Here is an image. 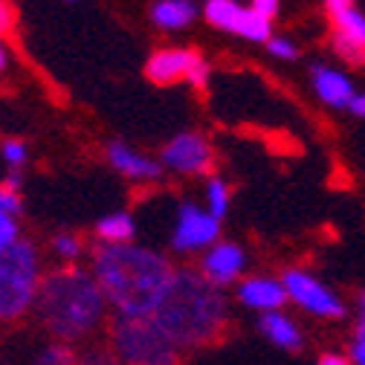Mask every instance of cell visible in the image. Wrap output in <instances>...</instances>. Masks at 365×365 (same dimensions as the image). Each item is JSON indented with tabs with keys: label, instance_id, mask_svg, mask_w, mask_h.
<instances>
[{
	"label": "cell",
	"instance_id": "cell-27",
	"mask_svg": "<svg viewBox=\"0 0 365 365\" xmlns=\"http://www.w3.org/2000/svg\"><path fill=\"white\" fill-rule=\"evenodd\" d=\"M0 212H4V215H12V217H18V215L24 212V200H21V192H12V189H6L4 182H0Z\"/></svg>",
	"mask_w": 365,
	"mask_h": 365
},
{
	"label": "cell",
	"instance_id": "cell-8",
	"mask_svg": "<svg viewBox=\"0 0 365 365\" xmlns=\"http://www.w3.org/2000/svg\"><path fill=\"white\" fill-rule=\"evenodd\" d=\"M160 165L171 168L177 174H206L212 168V145L206 143V136H200L195 130L177 133L163 148Z\"/></svg>",
	"mask_w": 365,
	"mask_h": 365
},
{
	"label": "cell",
	"instance_id": "cell-19",
	"mask_svg": "<svg viewBox=\"0 0 365 365\" xmlns=\"http://www.w3.org/2000/svg\"><path fill=\"white\" fill-rule=\"evenodd\" d=\"M76 362H78V351L56 339H47L32 354V365H76Z\"/></svg>",
	"mask_w": 365,
	"mask_h": 365
},
{
	"label": "cell",
	"instance_id": "cell-31",
	"mask_svg": "<svg viewBox=\"0 0 365 365\" xmlns=\"http://www.w3.org/2000/svg\"><path fill=\"white\" fill-rule=\"evenodd\" d=\"M354 4L356 0H325V9H328L331 18H336V15L348 12V9H354Z\"/></svg>",
	"mask_w": 365,
	"mask_h": 365
},
{
	"label": "cell",
	"instance_id": "cell-34",
	"mask_svg": "<svg viewBox=\"0 0 365 365\" xmlns=\"http://www.w3.org/2000/svg\"><path fill=\"white\" fill-rule=\"evenodd\" d=\"M21 182H24L21 171H9V177L4 180V186H6V189H12V192H18V189H21Z\"/></svg>",
	"mask_w": 365,
	"mask_h": 365
},
{
	"label": "cell",
	"instance_id": "cell-4",
	"mask_svg": "<svg viewBox=\"0 0 365 365\" xmlns=\"http://www.w3.org/2000/svg\"><path fill=\"white\" fill-rule=\"evenodd\" d=\"M41 279V252L32 241L21 238L9 252L0 255V325H15L32 316Z\"/></svg>",
	"mask_w": 365,
	"mask_h": 365
},
{
	"label": "cell",
	"instance_id": "cell-13",
	"mask_svg": "<svg viewBox=\"0 0 365 365\" xmlns=\"http://www.w3.org/2000/svg\"><path fill=\"white\" fill-rule=\"evenodd\" d=\"M310 78H313L316 96L322 99L325 105H331V108H351L356 90H354V81L345 73H339L334 67H325V64H313L310 67Z\"/></svg>",
	"mask_w": 365,
	"mask_h": 365
},
{
	"label": "cell",
	"instance_id": "cell-7",
	"mask_svg": "<svg viewBox=\"0 0 365 365\" xmlns=\"http://www.w3.org/2000/svg\"><path fill=\"white\" fill-rule=\"evenodd\" d=\"M220 235V220H215L209 215V209L203 212L195 203H182L177 212V223H174V238L171 247L177 252H197V250H209L212 244H217Z\"/></svg>",
	"mask_w": 365,
	"mask_h": 365
},
{
	"label": "cell",
	"instance_id": "cell-30",
	"mask_svg": "<svg viewBox=\"0 0 365 365\" xmlns=\"http://www.w3.org/2000/svg\"><path fill=\"white\" fill-rule=\"evenodd\" d=\"M12 24H15V9L9 6V0H0V32L12 29Z\"/></svg>",
	"mask_w": 365,
	"mask_h": 365
},
{
	"label": "cell",
	"instance_id": "cell-15",
	"mask_svg": "<svg viewBox=\"0 0 365 365\" xmlns=\"http://www.w3.org/2000/svg\"><path fill=\"white\" fill-rule=\"evenodd\" d=\"M258 328H261V334H264L272 345H279V348H284V351H302V345H304L302 331L296 328L293 319H287L282 310L261 313Z\"/></svg>",
	"mask_w": 365,
	"mask_h": 365
},
{
	"label": "cell",
	"instance_id": "cell-21",
	"mask_svg": "<svg viewBox=\"0 0 365 365\" xmlns=\"http://www.w3.org/2000/svg\"><path fill=\"white\" fill-rule=\"evenodd\" d=\"M53 252H56V258H61L64 264H76V261L84 255V241H81V235H76V232H58V235L53 238Z\"/></svg>",
	"mask_w": 365,
	"mask_h": 365
},
{
	"label": "cell",
	"instance_id": "cell-1",
	"mask_svg": "<svg viewBox=\"0 0 365 365\" xmlns=\"http://www.w3.org/2000/svg\"><path fill=\"white\" fill-rule=\"evenodd\" d=\"M90 272L99 282L108 307L122 319H151L163 304L174 264L160 252L136 244H99L93 250Z\"/></svg>",
	"mask_w": 365,
	"mask_h": 365
},
{
	"label": "cell",
	"instance_id": "cell-23",
	"mask_svg": "<svg viewBox=\"0 0 365 365\" xmlns=\"http://www.w3.org/2000/svg\"><path fill=\"white\" fill-rule=\"evenodd\" d=\"M351 362L365 365V293H359V319H356L354 342H351Z\"/></svg>",
	"mask_w": 365,
	"mask_h": 365
},
{
	"label": "cell",
	"instance_id": "cell-14",
	"mask_svg": "<svg viewBox=\"0 0 365 365\" xmlns=\"http://www.w3.org/2000/svg\"><path fill=\"white\" fill-rule=\"evenodd\" d=\"M238 299L241 304L261 310V313H272L279 310L287 302V290L279 279H269V276H252L247 282H241L238 287Z\"/></svg>",
	"mask_w": 365,
	"mask_h": 365
},
{
	"label": "cell",
	"instance_id": "cell-9",
	"mask_svg": "<svg viewBox=\"0 0 365 365\" xmlns=\"http://www.w3.org/2000/svg\"><path fill=\"white\" fill-rule=\"evenodd\" d=\"M244 264H247V255H244V250L238 247V244H232V241H217V244H212L206 252H203V258H200V276L209 282V284H215V287H226V284H232L241 272H244Z\"/></svg>",
	"mask_w": 365,
	"mask_h": 365
},
{
	"label": "cell",
	"instance_id": "cell-20",
	"mask_svg": "<svg viewBox=\"0 0 365 365\" xmlns=\"http://www.w3.org/2000/svg\"><path fill=\"white\" fill-rule=\"evenodd\" d=\"M235 35H241V38H247V41H255V43H267V41L272 38V21L261 18V15L252 12V9H244V18H241Z\"/></svg>",
	"mask_w": 365,
	"mask_h": 365
},
{
	"label": "cell",
	"instance_id": "cell-28",
	"mask_svg": "<svg viewBox=\"0 0 365 365\" xmlns=\"http://www.w3.org/2000/svg\"><path fill=\"white\" fill-rule=\"evenodd\" d=\"M267 53L276 56V58H284V61H293V58L299 56L296 43L287 41V38H269V41H267Z\"/></svg>",
	"mask_w": 365,
	"mask_h": 365
},
{
	"label": "cell",
	"instance_id": "cell-35",
	"mask_svg": "<svg viewBox=\"0 0 365 365\" xmlns=\"http://www.w3.org/2000/svg\"><path fill=\"white\" fill-rule=\"evenodd\" d=\"M6 64H9V53H6V43L0 41V73L6 70Z\"/></svg>",
	"mask_w": 365,
	"mask_h": 365
},
{
	"label": "cell",
	"instance_id": "cell-10",
	"mask_svg": "<svg viewBox=\"0 0 365 365\" xmlns=\"http://www.w3.org/2000/svg\"><path fill=\"white\" fill-rule=\"evenodd\" d=\"M334 21V50L354 67H365V15L354 6Z\"/></svg>",
	"mask_w": 365,
	"mask_h": 365
},
{
	"label": "cell",
	"instance_id": "cell-24",
	"mask_svg": "<svg viewBox=\"0 0 365 365\" xmlns=\"http://www.w3.org/2000/svg\"><path fill=\"white\" fill-rule=\"evenodd\" d=\"M76 365H122L113 351L108 345H90L84 351H78V362Z\"/></svg>",
	"mask_w": 365,
	"mask_h": 365
},
{
	"label": "cell",
	"instance_id": "cell-5",
	"mask_svg": "<svg viewBox=\"0 0 365 365\" xmlns=\"http://www.w3.org/2000/svg\"><path fill=\"white\" fill-rule=\"evenodd\" d=\"M108 348L122 365H180V348L151 319L113 316L108 328Z\"/></svg>",
	"mask_w": 365,
	"mask_h": 365
},
{
	"label": "cell",
	"instance_id": "cell-18",
	"mask_svg": "<svg viewBox=\"0 0 365 365\" xmlns=\"http://www.w3.org/2000/svg\"><path fill=\"white\" fill-rule=\"evenodd\" d=\"M203 18L215 26V29H223V32H235L241 18H244V6L235 4V0H209L203 6Z\"/></svg>",
	"mask_w": 365,
	"mask_h": 365
},
{
	"label": "cell",
	"instance_id": "cell-2",
	"mask_svg": "<svg viewBox=\"0 0 365 365\" xmlns=\"http://www.w3.org/2000/svg\"><path fill=\"white\" fill-rule=\"evenodd\" d=\"M108 310V299L93 272L64 264L43 272L32 316L50 339L76 348L90 342L105 328Z\"/></svg>",
	"mask_w": 365,
	"mask_h": 365
},
{
	"label": "cell",
	"instance_id": "cell-6",
	"mask_svg": "<svg viewBox=\"0 0 365 365\" xmlns=\"http://www.w3.org/2000/svg\"><path fill=\"white\" fill-rule=\"evenodd\" d=\"M282 284L287 290V299H293L302 310L319 316V319H342L345 316V302L316 276L304 269H287L282 276Z\"/></svg>",
	"mask_w": 365,
	"mask_h": 365
},
{
	"label": "cell",
	"instance_id": "cell-29",
	"mask_svg": "<svg viewBox=\"0 0 365 365\" xmlns=\"http://www.w3.org/2000/svg\"><path fill=\"white\" fill-rule=\"evenodd\" d=\"M250 9H252V12H258L261 18L272 21V18H276V12H279V0H252Z\"/></svg>",
	"mask_w": 365,
	"mask_h": 365
},
{
	"label": "cell",
	"instance_id": "cell-22",
	"mask_svg": "<svg viewBox=\"0 0 365 365\" xmlns=\"http://www.w3.org/2000/svg\"><path fill=\"white\" fill-rule=\"evenodd\" d=\"M206 203H209V215H212L215 220L226 217V212H230V186H226L223 180H209Z\"/></svg>",
	"mask_w": 365,
	"mask_h": 365
},
{
	"label": "cell",
	"instance_id": "cell-3",
	"mask_svg": "<svg viewBox=\"0 0 365 365\" xmlns=\"http://www.w3.org/2000/svg\"><path fill=\"white\" fill-rule=\"evenodd\" d=\"M151 322L180 348L197 351L217 345L230 328V307L220 287L209 284L197 269H177L174 282L151 316Z\"/></svg>",
	"mask_w": 365,
	"mask_h": 365
},
{
	"label": "cell",
	"instance_id": "cell-17",
	"mask_svg": "<svg viewBox=\"0 0 365 365\" xmlns=\"http://www.w3.org/2000/svg\"><path fill=\"white\" fill-rule=\"evenodd\" d=\"M133 235H136V223L128 212L105 215L96 223V238L102 244H133Z\"/></svg>",
	"mask_w": 365,
	"mask_h": 365
},
{
	"label": "cell",
	"instance_id": "cell-25",
	"mask_svg": "<svg viewBox=\"0 0 365 365\" xmlns=\"http://www.w3.org/2000/svg\"><path fill=\"white\" fill-rule=\"evenodd\" d=\"M18 241H21V226H18V217L0 212V255L9 252Z\"/></svg>",
	"mask_w": 365,
	"mask_h": 365
},
{
	"label": "cell",
	"instance_id": "cell-11",
	"mask_svg": "<svg viewBox=\"0 0 365 365\" xmlns=\"http://www.w3.org/2000/svg\"><path fill=\"white\" fill-rule=\"evenodd\" d=\"M203 61L197 50H160L148 58L145 76L154 84H174V81H186L189 73Z\"/></svg>",
	"mask_w": 365,
	"mask_h": 365
},
{
	"label": "cell",
	"instance_id": "cell-26",
	"mask_svg": "<svg viewBox=\"0 0 365 365\" xmlns=\"http://www.w3.org/2000/svg\"><path fill=\"white\" fill-rule=\"evenodd\" d=\"M0 157L6 160V165L12 171H21L24 163H26V157H29L26 143H21V140H4V145H0Z\"/></svg>",
	"mask_w": 365,
	"mask_h": 365
},
{
	"label": "cell",
	"instance_id": "cell-12",
	"mask_svg": "<svg viewBox=\"0 0 365 365\" xmlns=\"http://www.w3.org/2000/svg\"><path fill=\"white\" fill-rule=\"evenodd\" d=\"M105 157H108V163H110L119 174H125L128 180L145 182V180H160V177H163V165H160L157 160H151V157H145V154H140V151H133V148H130L128 143H122V140L108 143Z\"/></svg>",
	"mask_w": 365,
	"mask_h": 365
},
{
	"label": "cell",
	"instance_id": "cell-32",
	"mask_svg": "<svg viewBox=\"0 0 365 365\" xmlns=\"http://www.w3.org/2000/svg\"><path fill=\"white\" fill-rule=\"evenodd\" d=\"M316 365H354V362H351V356H345V354H334V351H328V354L319 356Z\"/></svg>",
	"mask_w": 365,
	"mask_h": 365
},
{
	"label": "cell",
	"instance_id": "cell-33",
	"mask_svg": "<svg viewBox=\"0 0 365 365\" xmlns=\"http://www.w3.org/2000/svg\"><path fill=\"white\" fill-rule=\"evenodd\" d=\"M348 110H351V113H354V116H356V119H365V96H362V93H356V96H354V102H351V108H348Z\"/></svg>",
	"mask_w": 365,
	"mask_h": 365
},
{
	"label": "cell",
	"instance_id": "cell-16",
	"mask_svg": "<svg viewBox=\"0 0 365 365\" xmlns=\"http://www.w3.org/2000/svg\"><path fill=\"white\" fill-rule=\"evenodd\" d=\"M197 18V6L192 0H157L151 9V21L160 29H186Z\"/></svg>",
	"mask_w": 365,
	"mask_h": 365
}]
</instances>
